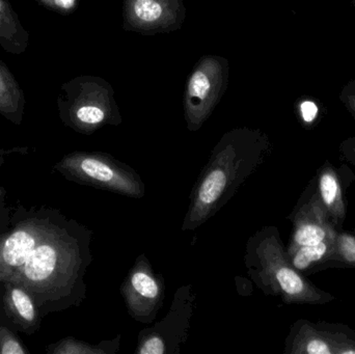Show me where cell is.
Instances as JSON below:
<instances>
[{
	"instance_id": "9",
	"label": "cell",
	"mask_w": 355,
	"mask_h": 354,
	"mask_svg": "<svg viewBox=\"0 0 355 354\" xmlns=\"http://www.w3.org/2000/svg\"><path fill=\"white\" fill-rule=\"evenodd\" d=\"M125 28L143 33L173 30L184 19L182 0H125Z\"/></svg>"
},
{
	"instance_id": "24",
	"label": "cell",
	"mask_w": 355,
	"mask_h": 354,
	"mask_svg": "<svg viewBox=\"0 0 355 354\" xmlns=\"http://www.w3.org/2000/svg\"><path fill=\"white\" fill-rule=\"evenodd\" d=\"M6 195H8L6 189L4 187L0 186V205L6 203Z\"/></svg>"
},
{
	"instance_id": "2",
	"label": "cell",
	"mask_w": 355,
	"mask_h": 354,
	"mask_svg": "<svg viewBox=\"0 0 355 354\" xmlns=\"http://www.w3.org/2000/svg\"><path fill=\"white\" fill-rule=\"evenodd\" d=\"M263 148L257 131L235 129L223 135L192 189L182 230H196L234 197L260 164Z\"/></svg>"
},
{
	"instance_id": "13",
	"label": "cell",
	"mask_w": 355,
	"mask_h": 354,
	"mask_svg": "<svg viewBox=\"0 0 355 354\" xmlns=\"http://www.w3.org/2000/svg\"><path fill=\"white\" fill-rule=\"evenodd\" d=\"M29 33L8 0H0V46L14 55L24 53L28 47Z\"/></svg>"
},
{
	"instance_id": "15",
	"label": "cell",
	"mask_w": 355,
	"mask_h": 354,
	"mask_svg": "<svg viewBox=\"0 0 355 354\" xmlns=\"http://www.w3.org/2000/svg\"><path fill=\"white\" fill-rule=\"evenodd\" d=\"M321 200L327 211L336 220H342L344 216V204L342 200L341 186L333 172H323L319 182Z\"/></svg>"
},
{
	"instance_id": "6",
	"label": "cell",
	"mask_w": 355,
	"mask_h": 354,
	"mask_svg": "<svg viewBox=\"0 0 355 354\" xmlns=\"http://www.w3.org/2000/svg\"><path fill=\"white\" fill-rule=\"evenodd\" d=\"M229 62L218 56H205L192 71L186 87L184 107L189 130L196 131L210 116L227 89Z\"/></svg>"
},
{
	"instance_id": "5",
	"label": "cell",
	"mask_w": 355,
	"mask_h": 354,
	"mask_svg": "<svg viewBox=\"0 0 355 354\" xmlns=\"http://www.w3.org/2000/svg\"><path fill=\"white\" fill-rule=\"evenodd\" d=\"M53 170L69 181L131 197H141L145 185L133 168L98 152H74L64 155Z\"/></svg>"
},
{
	"instance_id": "12",
	"label": "cell",
	"mask_w": 355,
	"mask_h": 354,
	"mask_svg": "<svg viewBox=\"0 0 355 354\" xmlns=\"http://www.w3.org/2000/svg\"><path fill=\"white\" fill-rule=\"evenodd\" d=\"M25 105L24 91L8 67L0 60V114L20 126L24 118Z\"/></svg>"
},
{
	"instance_id": "22",
	"label": "cell",
	"mask_w": 355,
	"mask_h": 354,
	"mask_svg": "<svg viewBox=\"0 0 355 354\" xmlns=\"http://www.w3.org/2000/svg\"><path fill=\"white\" fill-rule=\"evenodd\" d=\"M12 212V208L10 207L8 204L4 203L0 205V234L10 226Z\"/></svg>"
},
{
	"instance_id": "23",
	"label": "cell",
	"mask_w": 355,
	"mask_h": 354,
	"mask_svg": "<svg viewBox=\"0 0 355 354\" xmlns=\"http://www.w3.org/2000/svg\"><path fill=\"white\" fill-rule=\"evenodd\" d=\"M23 151L21 149H12V150H6L3 148L0 147V166H3L6 162V157L10 155V153H14V152Z\"/></svg>"
},
{
	"instance_id": "18",
	"label": "cell",
	"mask_w": 355,
	"mask_h": 354,
	"mask_svg": "<svg viewBox=\"0 0 355 354\" xmlns=\"http://www.w3.org/2000/svg\"><path fill=\"white\" fill-rule=\"evenodd\" d=\"M294 353H306L309 354H331L335 353L331 348V345L322 337L316 336L308 337L304 339L302 344L298 346Z\"/></svg>"
},
{
	"instance_id": "8",
	"label": "cell",
	"mask_w": 355,
	"mask_h": 354,
	"mask_svg": "<svg viewBox=\"0 0 355 354\" xmlns=\"http://www.w3.org/2000/svg\"><path fill=\"white\" fill-rule=\"evenodd\" d=\"M121 292L128 313L141 324L155 320L164 305V284L145 256H141L125 278Z\"/></svg>"
},
{
	"instance_id": "1",
	"label": "cell",
	"mask_w": 355,
	"mask_h": 354,
	"mask_svg": "<svg viewBox=\"0 0 355 354\" xmlns=\"http://www.w3.org/2000/svg\"><path fill=\"white\" fill-rule=\"evenodd\" d=\"M93 232L62 214L48 234L2 282L26 289L42 317L78 307L87 297Z\"/></svg>"
},
{
	"instance_id": "11",
	"label": "cell",
	"mask_w": 355,
	"mask_h": 354,
	"mask_svg": "<svg viewBox=\"0 0 355 354\" xmlns=\"http://www.w3.org/2000/svg\"><path fill=\"white\" fill-rule=\"evenodd\" d=\"M333 237H336V233L327 220V208L315 195L296 216L295 229L287 256L300 247L319 245Z\"/></svg>"
},
{
	"instance_id": "20",
	"label": "cell",
	"mask_w": 355,
	"mask_h": 354,
	"mask_svg": "<svg viewBox=\"0 0 355 354\" xmlns=\"http://www.w3.org/2000/svg\"><path fill=\"white\" fill-rule=\"evenodd\" d=\"M340 254L346 262L355 265V238L352 235L343 234L338 238Z\"/></svg>"
},
{
	"instance_id": "25",
	"label": "cell",
	"mask_w": 355,
	"mask_h": 354,
	"mask_svg": "<svg viewBox=\"0 0 355 354\" xmlns=\"http://www.w3.org/2000/svg\"><path fill=\"white\" fill-rule=\"evenodd\" d=\"M348 103H349L350 107L352 108V110L355 112V91L354 94H350L348 96Z\"/></svg>"
},
{
	"instance_id": "14",
	"label": "cell",
	"mask_w": 355,
	"mask_h": 354,
	"mask_svg": "<svg viewBox=\"0 0 355 354\" xmlns=\"http://www.w3.org/2000/svg\"><path fill=\"white\" fill-rule=\"evenodd\" d=\"M121 337L114 340L103 341L99 345H91L76 339H62L54 344L48 345L46 353L48 354H112L118 353L120 348Z\"/></svg>"
},
{
	"instance_id": "7",
	"label": "cell",
	"mask_w": 355,
	"mask_h": 354,
	"mask_svg": "<svg viewBox=\"0 0 355 354\" xmlns=\"http://www.w3.org/2000/svg\"><path fill=\"white\" fill-rule=\"evenodd\" d=\"M196 295L190 285L177 291L166 317L139 334L137 354H177L187 340Z\"/></svg>"
},
{
	"instance_id": "3",
	"label": "cell",
	"mask_w": 355,
	"mask_h": 354,
	"mask_svg": "<svg viewBox=\"0 0 355 354\" xmlns=\"http://www.w3.org/2000/svg\"><path fill=\"white\" fill-rule=\"evenodd\" d=\"M248 272L263 289L287 301H316L320 295L298 274L275 235L259 232L250 239L244 257Z\"/></svg>"
},
{
	"instance_id": "17",
	"label": "cell",
	"mask_w": 355,
	"mask_h": 354,
	"mask_svg": "<svg viewBox=\"0 0 355 354\" xmlns=\"http://www.w3.org/2000/svg\"><path fill=\"white\" fill-rule=\"evenodd\" d=\"M16 332L0 320V354H28Z\"/></svg>"
},
{
	"instance_id": "19",
	"label": "cell",
	"mask_w": 355,
	"mask_h": 354,
	"mask_svg": "<svg viewBox=\"0 0 355 354\" xmlns=\"http://www.w3.org/2000/svg\"><path fill=\"white\" fill-rule=\"evenodd\" d=\"M40 6L58 12L62 15H69L76 10L78 0H37Z\"/></svg>"
},
{
	"instance_id": "10",
	"label": "cell",
	"mask_w": 355,
	"mask_h": 354,
	"mask_svg": "<svg viewBox=\"0 0 355 354\" xmlns=\"http://www.w3.org/2000/svg\"><path fill=\"white\" fill-rule=\"evenodd\" d=\"M42 318L26 289L15 283L0 282V320L8 328L31 336L41 328Z\"/></svg>"
},
{
	"instance_id": "21",
	"label": "cell",
	"mask_w": 355,
	"mask_h": 354,
	"mask_svg": "<svg viewBox=\"0 0 355 354\" xmlns=\"http://www.w3.org/2000/svg\"><path fill=\"white\" fill-rule=\"evenodd\" d=\"M300 114H302L304 122L310 124V123L314 122L318 116V106L315 102L306 100L300 104Z\"/></svg>"
},
{
	"instance_id": "16",
	"label": "cell",
	"mask_w": 355,
	"mask_h": 354,
	"mask_svg": "<svg viewBox=\"0 0 355 354\" xmlns=\"http://www.w3.org/2000/svg\"><path fill=\"white\" fill-rule=\"evenodd\" d=\"M336 245H337V238L333 237L322 241L319 245L300 247L297 251L288 256V258L291 265L297 272H302L333 253L335 251Z\"/></svg>"
},
{
	"instance_id": "4",
	"label": "cell",
	"mask_w": 355,
	"mask_h": 354,
	"mask_svg": "<svg viewBox=\"0 0 355 354\" xmlns=\"http://www.w3.org/2000/svg\"><path fill=\"white\" fill-rule=\"evenodd\" d=\"M58 107L62 122L83 134H91L104 125L121 122L112 89L98 77L78 76L64 83Z\"/></svg>"
}]
</instances>
